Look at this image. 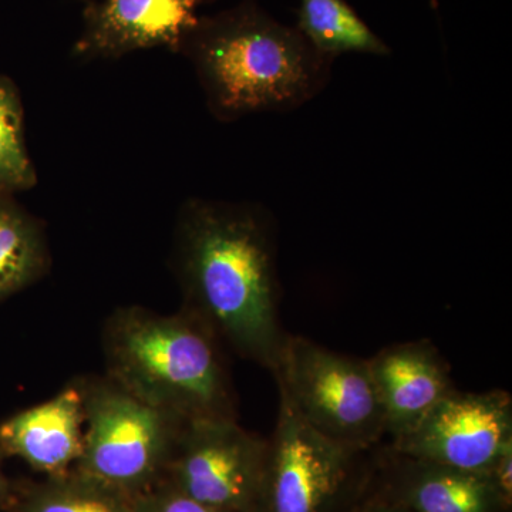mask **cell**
Masks as SVG:
<instances>
[{
  "label": "cell",
  "mask_w": 512,
  "mask_h": 512,
  "mask_svg": "<svg viewBox=\"0 0 512 512\" xmlns=\"http://www.w3.org/2000/svg\"><path fill=\"white\" fill-rule=\"evenodd\" d=\"M210 2H214V0H201V3H210Z\"/></svg>",
  "instance_id": "44dd1931"
},
{
  "label": "cell",
  "mask_w": 512,
  "mask_h": 512,
  "mask_svg": "<svg viewBox=\"0 0 512 512\" xmlns=\"http://www.w3.org/2000/svg\"><path fill=\"white\" fill-rule=\"evenodd\" d=\"M272 375L279 393L322 436L360 453L386 436L367 360L286 333Z\"/></svg>",
  "instance_id": "5b68a950"
},
{
  "label": "cell",
  "mask_w": 512,
  "mask_h": 512,
  "mask_svg": "<svg viewBox=\"0 0 512 512\" xmlns=\"http://www.w3.org/2000/svg\"><path fill=\"white\" fill-rule=\"evenodd\" d=\"M49 266L42 222L15 195L0 192V302L36 284Z\"/></svg>",
  "instance_id": "4fadbf2b"
},
{
  "label": "cell",
  "mask_w": 512,
  "mask_h": 512,
  "mask_svg": "<svg viewBox=\"0 0 512 512\" xmlns=\"http://www.w3.org/2000/svg\"><path fill=\"white\" fill-rule=\"evenodd\" d=\"M77 384L84 434L74 470L133 498L163 481L187 420L141 402L107 376Z\"/></svg>",
  "instance_id": "277c9868"
},
{
  "label": "cell",
  "mask_w": 512,
  "mask_h": 512,
  "mask_svg": "<svg viewBox=\"0 0 512 512\" xmlns=\"http://www.w3.org/2000/svg\"><path fill=\"white\" fill-rule=\"evenodd\" d=\"M19 512H136L133 497L70 470L60 476L47 477L45 483L30 488Z\"/></svg>",
  "instance_id": "9a60e30c"
},
{
  "label": "cell",
  "mask_w": 512,
  "mask_h": 512,
  "mask_svg": "<svg viewBox=\"0 0 512 512\" xmlns=\"http://www.w3.org/2000/svg\"><path fill=\"white\" fill-rule=\"evenodd\" d=\"M36 184V168L26 146L22 96L13 80L0 74V192L16 195Z\"/></svg>",
  "instance_id": "2e32d148"
},
{
  "label": "cell",
  "mask_w": 512,
  "mask_h": 512,
  "mask_svg": "<svg viewBox=\"0 0 512 512\" xmlns=\"http://www.w3.org/2000/svg\"><path fill=\"white\" fill-rule=\"evenodd\" d=\"M295 28L316 52L332 62L345 53L390 55L389 46L346 0H299Z\"/></svg>",
  "instance_id": "5bb4252c"
},
{
  "label": "cell",
  "mask_w": 512,
  "mask_h": 512,
  "mask_svg": "<svg viewBox=\"0 0 512 512\" xmlns=\"http://www.w3.org/2000/svg\"><path fill=\"white\" fill-rule=\"evenodd\" d=\"M359 454L318 433L279 393L255 512H329Z\"/></svg>",
  "instance_id": "52a82bcc"
},
{
  "label": "cell",
  "mask_w": 512,
  "mask_h": 512,
  "mask_svg": "<svg viewBox=\"0 0 512 512\" xmlns=\"http://www.w3.org/2000/svg\"><path fill=\"white\" fill-rule=\"evenodd\" d=\"M367 363L393 443L412 433L454 389L447 363L429 340L387 346Z\"/></svg>",
  "instance_id": "30bf717a"
},
{
  "label": "cell",
  "mask_w": 512,
  "mask_h": 512,
  "mask_svg": "<svg viewBox=\"0 0 512 512\" xmlns=\"http://www.w3.org/2000/svg\"><path fill=\"white\" fill-rule=\"evenodd\" d=\"M268 441L237 419L187 420L163 481L222 512H255Z\"/></svg>",
  "instance_id": "8992f818"
},
{
  "label": "cell",
  "mask_w": 512,
  "mask_h": 512,
  "mask_svg": "<svg viewBox=\"0 0 512 512\" xmlns=\"http://www.w3.org/2000/svg\"><path fill=\"white\" fill-rule=\"evenodd\" d=\"M171 265L181 309L222 346L272 372L286 332L268 211L249 202L188 198L175 221Z\"/></svg>",
  "instance_id": "6da1fadb"
},
{
  "label": "cell",
  "mask_w": 512,
  "mask_h": 512,
  "mask_svg": "<svg viewBox=\"0 0 512 512\" xmlns=\"http://www.w3.org/2000/svg\"><path fill=\"white\" fill-rule=\"evenodd\" d=\"M133 500L136 512H222L188 497L167 481H160Z\"/></svg>",
  "instance_id": "e0dca14e"
},
{
  "label": "cell",
  "mask_w": 512,
  "mask_h": 512,
  "mask_svg": "<svg viewBox=\"0 0 512 512\" xmlns=\"http://www.w3.org/2000/svg\"><path fill=\"white\" fill-rule=\"evenodd\" d=\"M488 474L503 501L505 511L510 510L512 504V446L505 448L501 456L495 460Z\"/></svg>",
  "instance_id": "ac0fdd59"
},
{
  "label": "cell",
  "mask_w": 512,
  "mask_h": 512,
  "mask_svg": "<svg viewBox=\"0 0 512 512\" xmlns=\"http://www.w3.org/2000/svg\"><path fill=\"white\" fill-rule=\"evenodd\" d=\"M106 376L141 402L184 420L237 419L220 340L181 309L123 306L104 323Z\"/></svg>",
  "instance_id": "3957f363"
},
{
  "label": "cell",
  "mask_w": 512,
  "mask_h": 512,
  "mask_svg": "<svg viewBox=\"0 0 512 512\" xmlns=\"http://www.w3.org/2000/svg\"><path fill=\"white\" fill-rule=\"evenodd\" d=\"M396 454V453H394ZM400 463L393 503L410 512H503L488 473L457 470L396 454Z\"/></svg>",
  "instance_id": "7c38bea8"
},
{
  "label": "cell",
  "mask_w": 512,
  "mask_h": 512,
  "mask_svg": "<svg viewBox=\"0 0 512 512\" xmlns=\"http://www.w3.org/2000/svg\"><path fill=\"white\" fill-rule=\"evenodd\" d=\"M178 53L190 60L208 110L222 123L305 106L328 86L333 64L255 0L198 18Z\"/></svg>",
  "instance_id": "7a4b0ae2"
},
{
  "label": "cell",
  "mask_w": 512,
  "mask_h": 512,
  "mask_svg": "<svg viewBox=\"0 0 512 512\" xmlns=\"http://www.w3.org/2000/svg\"><path fill=\"white\" fill-rule=\"evenodd\" d=\"M84 409L74 382L46 402L0 423V454L18 457L47 477L69 473L82 456Z\"/></svg>",
  "instance_id": "8fae6325"
},
{
  "label": "cell",
  "mask_w": 512,
  "mask_h": 512,
  "mask_svg": "<svg viewBox=\"0 0 512 512\" xmlns=\"http://www.w3.org/2000/svg\"><path fill=\"white\" fill-rule=\"evenodd\" d=\"M360 512H410L406 510V508L402 507V505L393 503V501H384V503H377L370 505V507L365 508Z\"/></svg>",
  "instance_id": "d6986e66"
},
{
  "label": "cell",
  "mask_w": 512,
  "mask_h": 512,
  "mask_svg": "<svg viewBox=\"0 0 512 512\" xmlns=\"http://www.w3.org/2000/svg\"><path fill=\"white\" fill-rule=\"evenodd\" d=\"M510 446L511 394L468 393L454 387L412 433L394 441L392 451L457 470L488 473Z\"/></svg>",
  "instance_id": "ba28073f"
},
{
  "label": "cell",
  "mask_w": 512,
  "mask_h": 512,
  "mask_svg": "<svg viewBox=\"0 0 512 512\" xmlns=\"http://www.w3.org/2000/svg\"><path fill=\"white\" fill-rule=\"evenodd\" d=\"M201 0H86L83 30L73 47L82 60L120 59L165 47L178 53L194 28Z\"/></svg>",
  "instance_id": "9c48e42d"
},
{
  "label": "cell",
  "mask_w": 512,
  "mask_h": 512,
  "mask_svg": "<svg viewBox=\"0 0 512 512\" xmlns=\"http://www.w3.org/2000/svg\"><path fill=\"white\" fill-rule=\"evenodd\" d=\"M2 456V454H0ZM10 488L9 481L3 473L2 460H0V505L6 503L9 500Z\"/></svg>",
  "instance_id": "ffe728a7"
}]
</instances>
